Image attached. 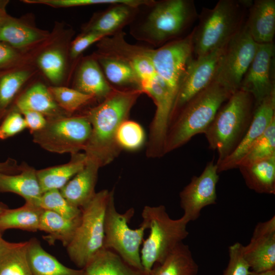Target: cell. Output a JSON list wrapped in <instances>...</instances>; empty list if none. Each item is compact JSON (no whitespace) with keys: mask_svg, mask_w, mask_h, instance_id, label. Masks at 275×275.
<instances>
[{"mask_svg":"<svg viewBox=\"0 0 275 275\" xmlns=\"http://www.w3.org/2000/svg\"><path fill=\"white\" fill-rule=\"evenodd\" d=\"M142 93L135 89H114L100 104L84 113L92 128L84 150L88 159L95 161L101 167L117 157L121 150L116 142L118 129L128 119L132 106Z\"/></svg>","mask_w":275,"mask_h":275,"instance_id":"obj_1","label":"cell"},{"mask_svg":"<svg viewBox=\"0 0 275 275\" xmlns=\"http://www.w3.org/2000/svg\"><path fill=\"white\" fill-rule=\"evenodd\" d=\"M251 0H219L212 8H203L191 31L194 58L224 47L244 26Z\"/></svg>","mask_w":275,"mask_h":275,"instance_id":"obj_2","label":"cell"},{"mask_svg":"<svg viewBox=\"0 0 275 275\" xmlns=\"http://www.w3.org/2000/svg\"><path fill=\"white\" fill-rule=\"evenodd\" d=\"M232 93L215 81L191 98L180 109L167 131L164 155L204 133Z\"/></svg>","mask_w":275,"mask_h":275,"instance_id":"obj_3","label":"cell"},{"mask_svg":"<svg viewBox=\"0 0 275 275\" xmlns=\"http://www.w3.org/2000/svg\"><path fill=\"white\" fill-rule=\"evenodd\" d=\"M255 108L253 96L239 89L218 109L204 133L209 147L217 152V164L237 147L249 129Z\"/></svg>","mask_w":275,"mask_h":275,"instance_id":"obj_4","label":"cell"},{"mask_svg":"<svg viewBox=\"0 0 275 275\" xmlns=\"http://www.w3.org/2000/svg\"><path fill=\"white\" fill-rule=\"evenodd\" d=\"M143 221L149 235L143 240L140 256L144 271L148 274L153 266L160 263L188 235L189 223L182 216L171 218L163 205L145 206L142 212Z\"/></svg>","mask_w":275,"mask_h":275,"instance_id":"obj_5","label":"cell"},{"mask_svg":"<svg viewBox=\"0 0 275 275\" xmlns=\"http://www.w3.org/2000/svg\"><path fill=\"white\" fill-rule=\"evenodd\" d=\"M109 192L103 189L96 193L92 200L80 208V223L66 247L71 260L81 269L104 249V216Z\"/></svg>","mask_w":275,"mask_h":275,"instance_id":"obj_6","label":"cell"},{"mask_svg":"<svg viewBox=\"0 0 275 275\" xmlns=\"http://www.w3.org/2000/svg\"><path fill=\"white\" fill-rule=\"evenodd\" d=\"M134 212L131 207L123 213L118 212L115 205L114 190L110 191L104 216L103 248L116 253L133 268L144 271L140 250L147 228L143 223L135 229L129 227Z\"/></svg>","mask_w":275,"mask_h":275,"instance_id":"obj_7","label":"cell"},{"mask_svg":"<svg viewBox=\"0 0 275 275\" xmlns=\"http://www.w3.org/2000/svg\"><path fill=\"white\" fill-rule=\"evenodd\" d=\"M198 16L192 0L155 2L142 30L151 42L163 45L182 34L198 19Z\"/></svg>","mask_w":275,"mask_h":275,"instance_id":"obj_8","label":"cell"},{"mask_svg":"<svg viewBox=\"0 0 275 275\" xmlns=\"http://www.w3.org/2000/svg\"><path fill=\"white\" fill-rule=\"evenodd\" d=\"M91 129L84 114L47 119L44 127L32 134L33 141L49 152L72 154L84 150Z\"/></svg>","mask_w":275,"mask_h":275,"instance_id":"obj_9","label":"cell"},{"mask_svg":"<svg viewBox=\"0 0 275 275\" xmlns=\"http://www.w3.org/2000/svg\"><path fill=\"white\" fill-rule=\"evenodd\" d=\"M72 30L56 22L49 37L33 50L32 63L52 86H64L69 69Z\"/></svg>","mask_w":275,"mask_h":275,"instance_id":"obj_10","label":"cell"},{"mask_svg":"<svg viewBox=\"0 0 275 275\" xmlns=\"http://www.w3.org/2000/svg\"><path fill=\"white\" fill-rule=\"evenodd\" d=\"M258 45L244 25L225 46L217 65L214 80L232 94L239 90Z\"/></svg>","mask_w":275,"mask_h":275,"instance_id":"obj_11","label":"cell"},{"mask_svg":"<svg viewBox=\"0 0 275 275\" xmlns=\"http://www.w3.org/2000/svg\"><path fill=\"white\" fill-rule=\"evenodd\" d=\"M149 54L158 77L176 99L187 66L194 58L191 32L157 49H149Z\"/></svg>","mask_w":275,"mask_h":275,"instance_id":"obj_12","label":"cell"},{"mask_svg":"<svg viewBox=\"0 0 275 275\" xmlns=\"http://www.w3.org/2000/svg\"><path fill=\"white\" fill-rule=\"evenodd\" d=\"M217 166L212 159L202 173L192 177L179 193L183 216L189 222L197 220L205 207L216 203V184L219 179Z\"/></svg>","mask_w":275,"mask_h":275,"instance_id":"obj_13","label":"cell"},{"mask_svg":"<svg viewBox=\"0 0 275 275\" xmlns=\"http://www.w3.org/2000/svg\"><path fill=\"white\" fill-rule=\"evenodd\" d=\"M274 54L273 43L258 44L255 56L241 80L239 89L253 96L256 106L275 92Z\"/></svg>","mask_w":275,"mask_h":275,"instance_id":"obj_14","label":"cell"},{"mask_svg":"<svg viewBox=\"0 0 275 275\" xmlns=\"http://www.w3.org/2000/svg\"><path fill=\"white\" fill-rule=\"evenodd\" d=\"M225 46L204 56L194 58L190 62L182 80L169 125L187 102L214 81Z\"/></svg>","mask_w":275,"mask_h":275,"instance_id":"obj_15","label":"cell"},{"mask_svg":"<svg viewBox=\"0 0 275 275\" xmlns=\"http://www.w3.org/2000/svg\"><path fill=\"white\" fill-rule=\"evenodd\" d=\"M243 256L250 269L262 272L275 267V216L258 223L249 243L242 246Z\"/></svg>","mask_w":275,"mask_h":275,"instance_id":"obj_16","label":"cell"},{"mask_svg":"<svg viewBox=\"0 0 275 275\" xmlns=\"http://www.w3.org/2000/svg\"><path fill=\"white\" fill-rule=\"evenodd\" d=\"M274 119L275 92L256 106L249 129L237 147L224 160L216 163L218 173L237 168L246 152L263 134Z\"/></svg>","mask_w":275,"mask_h":275,"instance_id":"obj_17","label":"cell"},{"mask_svg":"<svg viewBox=\"0 0 275 275\" xmlns=\"http://www.w3.org/2000/svg\"><path fill=\"white\" fill-rule=\"evenodd\" d=\"M50 35L49 31L38 28L28 15L16 18L8 14L0 25V42L22 51L34 49Z\"/></svg>","mask_w":275,"mask_h":275,"instance_id":"obj_18","label":"cell"},{"mask_svg":"<svg viewBox=\"0 0 275 275\" xmlns=\"http://www.w3.org/2000/svg\"><path fill=\"white\" fill-rule=\"evenodd\" d=\"M11 110L19 113L35 111L42 114L46 119L70 116L58 105L48 86L41 81L32 82L26 87L15 100Z\"/></svg>","mask_w":275,"mask_h":275,"instance_id":"obj_19","label":"cell"},{"mask_svg":"<svg viewBox=\"0 0 275 275\" xmlns=\"http://www.w3.org/2000/svg\"><path fill=\"white\" fill-rule=\"evenodd\" d=\"M244 25L256 43H273L275 1H253L248 11Z\"/></svg>","mask_w":275,"mask_h":275,"instance_id":"obj_20","label":"cell"},{"mask_svg":"<svg viewBox=\"0 0 275 275\" xmlns=\"http://www.w3.org/2000/svg\"><path fill=\"white\" fill-rule=\"evenodd\" d=\"M38 72L33 63L0 71V123L26 84Z\"/></svg>","mask_w":275,"mask_h":275,"instance_id":"obj_21","label":"cell"},{"mask_svg":"<svg viewBox=\"0 0 275 275\" xmlns=\"http://www.w3.org/2000/svg\"><path fill=\"white\" fill-rule=\"evenodd\" d=\"M100 168L97 162L87 158L84 168L60 190L62 196L76 207L86 206L96 193L95 188Z\"/></svg>","mask_w":275,"mask_h":275,"instance_id":"obj_22","label":"cell"},{"mask_svg":"<svg viewBox=\"0 0 275 275\" xmlns=\"http://www.w3.org/2000/svg\"><path fill=\"white\" fill-rule=\"evenodd\" d=\"M73 86L94 99H104L114 90L94 56L86 57L80 63L75 72Z\"/></svg>","mask_w":275,"mask_h":275,"instance_id":"obj_23","label":"cell"},{"mask_svg":"<svg viewBox=\"0 0 275 275\" xmlns=\"http://www.w3.org/2000/svg\"><path fill=\"white\" fill-rule=\"evenodd\" d=\"M0 193H12L22 197L25 202L40 206L42 193L37 170L24 162L21 172L0 174Z\"/></svg>","mask_w":275,"mask_h":275,"instance_id":"obj_24","label":"cell"},{"mask_svg":"<svg viewBox=\"0 0 275 275\" xmlns=\"http://www.w3.org/2000/svg\"><path fill=\"white\" fill-rule=\"evenodd\" d=\"M67 163L37 170L42 193L52 189L60 190L85 167L87 157L85 153L71 154Z\"/></svg>","mask_w":275,"mask_h":275,"instance_id":"obj_25","label":"cell"},{"mask_svg":"<svg viewBox=\"0 0 275 275\" xmlns=\"http://www.w3.org/2000/svg\"><path fill=\"white\" fill-rule=\"evenodd\" d=\"M28 259L33 275H84V269L68 267L47 252L36 238L28 241Z\"/></svg>","mask_w":275,"mask_h":275,"instance_id":"obj_26","label":"cell"},{"mask_svg":"<svg viewBox=\"0 0 275 275\" xmlns=\"http://www.w3.org/2000/svg\"><path fill=\"white\" fill-rule=\"evenodd\" d=\"M238 169L249 188L259 194L275 195V156Z\"/></svg>","mask_w":275,"mask_h":275,"instance_id":"obj_27","label":"cell"},{"mask_svg":"<svg viewBox=\"0 0 275 275\" xmlns=\"http://www.w3.org/2000/svg\"><path fill=\"white\" fill-rule=\"evenodd\" d=\"M94 56L107 81L118 86H129L141 90V80L127 61L107 53H99Z\"/></svg>","mask_w":275,"mask_h":275,"instance_id":"obj_28","label":"cell"},{"mask_svg":"<svg viewBox=\"0 0 275 275\" xmlns=\"http://www.w3.org/2000/svg\"><path fill=\"white\" fill-rule=\"evenodd\" d=\"M135 9L125 4L112 5L108 9L94 15L82 26V32L98 33L107 37L129 20Z\"/></svg>","mask_w":275,"mask_h":275,"instance_id":"obj_29","label":"cell"},{"mask_svg":"<svg viewBox=\"0 0 275 275\" xmlns=\"http://www.w3.org/2000/svg\"><path fill=\"white\" fill-rule=\"evenodd\" d=\"M198 269L188 245L181 242L147 275H197Z\"/></svg>","mask_w":275,"mask_h":275,"instance_id":"obj_30","label":"cell"},{"mask_svg":"<svg viewBox=\"0 0 275 275\" xmlns=\"http://www.w3.org/2000/svg\"><path fill=\"white\" fill-rule=\"evenodd\" d=\"M80 217L75 219H69L54 212L44 210L41 216L39 230L46 233L43 238L49 245L54 244L56 241H60L66 247L74 236L80 223Z\"/></svg>","mask_w":275,"mask_h":275,"instance_id":"obj_31","label":"cell"},{"mask_svg":"<svg viewBox=\"0 0 275 275\" xmlns=\"http://www.w3.org/2000/svg\"><path fill=\"white\" fill-rule=\"evenodd\" d=\"M84 275H147L127 264L115 252L103 249L83 268Z\"/></svg>","mask_w":275,"mask_h":275,"instance_id":"obj_32","label":"cell"},{"mask_svg":"<svg viewBox=\"0 0 275 275\" xmlns=\"http://www.w3.org/2000/svg\"><path fill=\"white\" fill-rule=\"evenodd\" d=\"M28 241H0V275H33L28 259Z\"/></svg>","mask_w":275,"mask_h":275,"instance_id":"obj_33","label":"cell"},{"mask_svg":"<svg viewBox=\"0 0 275 275\" xmlns=\"http://www.w3.org/2000/svg\"><path fill=\"white\" fill-rule=\"evenodd\" d=\"M43 209L39 206L25 202L20 207L6 208L0 215V232L18 229L29 232L39 231Z\"/></svg>","mask_w":275,"mask_h":275,"instance_id":"obj_34","label":"cell"},{"mask_svg":"<svg viewBox=\"0 0 275 275\" xmlns=\"http://www.w3.org/2000/svg\"><path fill=\"white\" fill-rule=\"evenodd\" d=\"M273 156H275V119L246 152L237 169L239 166L248 165Z\"/></svg>","mask_w":275,"mask_h":275,"instance_id":"obj_35","label":"cell"},{"mask_svg":"<svg viewBox=\"0 0 275 275\" xmlns=\"http://www.w3.org/2000/svg\"><path fill=\"white\" fill-rule=\"evenodd\" d=\"M49 92L58 105L67 114L72 113L88 104L94 98L74 88L65 86H48Z\"/></svg>","mask_w":275,"mask_h":275,"instance_id":"obj_36","label":"cell"},{"mask_svg":"<svg viewBox=\"0 0 275 275\" xmlns=\"http://www.w3.org/2000/svg\"><path fill=\"white\" fill-rule=\"evenodd\" d=\"M39 205L43 210L54 212L69 219L78 218L81 214V209L69 203L58 189L43 193Z\"/></svg>","mask_w":275,"mask_h":275,"instance_id":"obj_37","label":"cell"},{"mask_svg":"<svg viewBox=\"0 0 275 275\" xmlns=\"http://www.w3.org/2000/svg\"><path fill=\"white\" fill-rule=\"evenodd\" d=\"M116 138L121 149L133 151L139 149L143 145L145 133L138 123L127 119L119 127Z\"/></svg>","mask_w":275,"mask_h":275,"instance_id":"obj_38","label":"cell"},{"mask_svg":"<svg viewBox=\"0 0 275 275\" xmlns=\"http://www.w3.org/2000/svg\"><path fill=\"white\" fill-rule=\"evenodd\" d=\"M32 50L22 51L0 42V71L32 63Z\"/></svg>","mask_w":275,"mask_h":275,"instance_id":"obj_39","label":"cell"},{"mask_svg":"<svg viewBox=\"0 0 275 275\" xmlns=\"http://www.w3.org/2000/svg\"><path fill=\"white\" fill-rule=\"evenodd\" d=\"M243 245L235 242L228 249L229 260L224 275H250L252 271L242 254Z\"/></svg>","mask_w":275,"mask_h":275,"instance_id":"obj_40","label":"cell"},{"mask_svg":"<svg viewBox=\"0 0 275 275\" xmlns=\"http://www.w3.org/2000/svg\"><path fill=\"white\" fill-rule=\"evenodd\" d=\"M26 128L22 115L15 111H10L0 123V140L11 138Z\"/></svg>","mask_w":275,"mask_h":275,"instance_id":"obj_41","label":"cell"},{"mask_svg":"<svg viewBox=\"0 0 275 275\" xmlns=\"http://www.w3.org/2000/svg\"><path fill=\"white\" fill-rule=\"evenodd\" d=\"M105 35L95 32H82L71 41L69 46L70 60H76L82 52L93 43L100 41Z\"/></svg>","mask_w":275,"mask_h":275,"instance_id":"obj_42","label":"cell"},{"mask_svg":"<svg viewBox=\"0 0 275 275\" xmlns=\"http://www.w3.org/2000/svg\"><path fill=\"white\" fill-rule=\"evenodd\" d=\"M21 113L24 119L26 128L31 134L40 130L47 122L46 118L42 114L32 111H25Z\"/></svg>","mask_w":275,"mask_h":275,"instance_id":"obj_43","label":"cell"},{"mask_svg":"<svg viewBox=\"0 0 275 275\" xmlns=\"http://www.w3.org/2000/svg\"><path fill=\"white\" fill-rule=\"evenodd\" d=\"M24 162L19 164L15 159L8 158L6 161L0 162V174H16L21 172Z\"/></svg>","mask_w":275,"mask_h":275,"instance_id":"obj_44","label":"cell"},{"mask_svg":"<svg viewBox=\"0 0 275 275\" xmlns=\"http://www.w3.org/2000/svg\"><path fill=\"white\" fill-rule=\"evenodd\" d=\"M9 3L8 0H0V15L7 13L6 7Z\"/></svg>","mask_w":275,"mask_h":275,"instance_id":"obj_45","label":"cell"},{"mask_svg":"<svg viewBox=\"0 0 275 275\" xmlns=\"http://www.w3.org/2000/svg\"><path fill=\"white\" fill-rule=\"evenodd\" d=\"M250 275H275V269L274 268L259 272H255L252 271Z\"/></svg>","mask_w":275,"mask_h":275,"instance_id":"obj_46","label":"cell"},{"mask_svg":"<svg viewBox=\"0 0 275 275\" xmlns=\"http://www.w3.org/2000/svg\"><path fill=\"white\" fill-rule=\"evenodd\" d=\"M8 14L7 13L0 15V25Z\"/></svg>","mask_w":275,"mask_h":275,"instance_id":"obj_47","label":"cell"},{"mask_svg":"<svg viewBox=\"0 0 275 275\" xmlns=\"http://www.w3.org/2000/svg\"><path fill=\"white\" fill-rule=\"evenodd\" d=\"M7 208V207L6 205L3 204V203L0 202V215L3 212V211Z\"/></svg>","mask_w":275,"mask_h":275,"instance_id":"obj_48","label":"cell"},{"mask_svg":"<svg viewBox=\"0 0 275 275\" xmlns=\"http://www.w3.org/2000/svg\"><path fill=\"white\" fill-rule=\"evenodd\" d=\"M2 233L0 232V241H1V240L2 239Z\"/></svg>","mask_w":275,"mask_h":275,"instance_id":"obj_49","label":"cell"}]
</instances>
